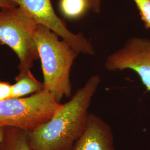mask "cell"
<instances>
[{
  "mask_svg": "<svg viewBox=\"0 0 150 150\" xmlns=\"http://www.w3.org/2000/svg\"><path fill=\"white\" fill-rule=\"evenodd\" d=\"M91 76L67 102L61 104L53 117L32 132H28L34 150H71L84 131L91 101L101 83Z\"/></svg>",
  "mask_w": 150,
  "mask_h": 150,
  "instance_id": "1",
  "label": "cell"
},
{
  "mask_svg": "<svg viewBox=\"0 0 150 150\" xmlns=\"http://www.w3.org/2000/svg\"><path fill=\"white\" fill-rule=\"evenodd\" d=\"M59 38L48 28L38 25L35 41L41 62L43 90L51 93L60 103L64 97L72 96L70 72L79 53Z\"/></svg>",
  "mask_w": 150,
  "mask_h": 150,
  "instance_id": "2",
  "label": "cell"
},
{
  "mask_svg": "<svg viewBox=\"0 0 150 150\" xmlns=\"http://www.w3.org/2000/svg\"><path fill=\"white\" fill-rule=\"evenodd\" d=\"M46 90L31 96L0 101V127L32 132L47 123L61 106Z\"/></svg>",
  "mask_w": 150,
  "mask_h": 150,
  "instance_id": "3",
  "label": "cell"
},
{
  "mask_svg": "<svg viewBox=\"0 0 150 150\" xmlns=\"http://www.w3.org/2000/svg\"><path fill=\"white\" fill-rule=\"evenodd\" d=\"M38 25L20 7L0 10V43L10 47L19 59L20 72L31 70L39 59L35 41Z\"/></svg>",
  "mask_w": 150,
  "mask_h": 150,
  "instance_id": "4",
  "label": "cell"
},
{
  "mask_svg": "<svg viewBox=\"0 0 150 150\" xmlns=\"http://www.w3.org/2000/svg\"><path fill=\"white\" fill-rule=\"evenodd\" d=\"M30 16L38 25L47 27L66 41L79 54L93 56L95 50L82 33L70 31L54 10L51 0H11Z\"/></svg>",
  "mask_w": 150,
  "mask_h": 150,
  "instance_id": "5",
  "label": "cell"
},
{
  "mask_svg": "<svg viewBox=\"0 0 150 150\" xmlns=\"http://www.w3.org/2000/svg\"><path fill=\"white\" fill-rule=\"evenodd\" d=\"M105 66L110 71H134L146 91H150V38H129L121 48L107 57Z\"/></svg>",
  "mask_w": 150,
  "mask_h": 150,
  "instance_id": "6",
  "label": "cell"
},
{
  "mask_svg": "<svg viewBox=\"0 0 150 150\" xmlns=\"http://www.w3.org/2000/svg\"><path fill=\"white\" fill-rule=\"evenodd\" d=\"M71 150H115L111 127L101 117L89 113L84 131Z\"/></svg>",
  "mask_w": 150,
  "mask_h": 150,
  "instance_id": "7",
  "label": "cell"
},
{
  "mask_svg": "<svg viewBox=\"0 0 150 150\" xmlns=\"http://www.w3.org/2000/svg\"><path fill=\"white\" fill-rule=\"evenodd\" d=\"M43 90V82L38 80L30 70L20 72L12 84V98L23 97Z\"/></svg>",
  "mask_w": 150,
  "mask_h": 150,
  "instance_id": "8",
  "label": "cell"
},
{
  "mask_svg": "<svg viewBox=\"0 0 150 150\" xmlns=\"http://www.w3.org/2000/svg\"><path fill=\"white\" fill-rule=\"evenodd\" d=\"M0 150H34L28 132L15 127H5Z\"/></svg>",
  "mask_w": 150,
  "mask_h": 150,
  "instance_id": "9",
  "label": "cell"
},
{
  "mask_svg": "<svg viewBox=\"0 0 150 150\" xmlns=\"http://www.w3.org/2000/svg\"><path fill=\"white\" fill-rule=\"evenodd\" d=\"M59 11L69 20H77L91 10L90 0H59Z\"/></svg>",
  "mask_w": 150,
  "mask_h": 150,
  "instance_id": "10",
  "label": "cell"
},
{
  "mask_svg": "<svg viewBox=\"0 0 150 150\" xmlns=\"http://www.w3.org/2000/svg\"><path fill=\"white\" fill-rule=\"evenodd\" d=\"M145 27L150 28V0H133Z\"/></svg>",
  "mask_w": 150,
  "mask_h": 150,
  "instance_id": "11",
  "label": "cell"
},
{
  "mask_svg": "<svg viewBox=\"0 0 150 150\" xmlns=\"http://www.w3.org/2000/svg\"><path fill=\"white\" fill-rule=\"evenodd\" d=\"M12 98V84L0 80V101Z\"/></svg>",
  "mask_w": 150,
  "mask_h": 150,
  "instance_id": "12",
  "label": "cell"
},
{
  "mask_svg": "<svg viewBox=\"0 0 150 150\" xmlns=\"http://www.w3.org/2000/svg\"><path fill=\"white\" fill-rule=\"evenodd\" d=\"M17 5L11 0H0V8L17 7Z\"/></svg>",
  "mask_w": 150,
  "mask_h": 150,
  "instance_id": "13",
  "label": "cell"
},
{
  "mask_svg": "<svg viewBox=\"0 0 150 150\" xmlns=\"http://www.w3.org/2000/svg\"><path fill=\"white\" fill-rule=\"evenodd\" d=\"M91 3V10L96 13L100 12V5L101 0H90Z\"/></svg>",
  "mask_w": 150,
  "mask_h": 150,
  "instance_id": "14",
  "label": "cell"
},
{
  "mask_svg": "<svg viewBox=\"0 0 150 150\" xmlns=\"http://www.w3.org/2000/svg\"><path fill=\"white\" fill-rule=\"evenodd\" d=\"M4 130H5V128L0 127V144H1V142L2 141V139H3V138H4Z\"/></svg>",
  "mask_w": 150,
  "mask_h": 150,
  "instance_id": "15",
  "label": "cell"
},
{
  "mask_svg": "<svg viewBox=\"0 0 150 150\" xmlns=\"http://www.w3.org/2000/svg\"><path fill=\"white\" fill-rule=\"evenodd\" d=\"M90 2H91V1H90Z\"/></svg>",
  "mask_w": 150,
  "mask_h": 150,
  "instance_id": "16",
  "label": "cell"
}]
</instances>
